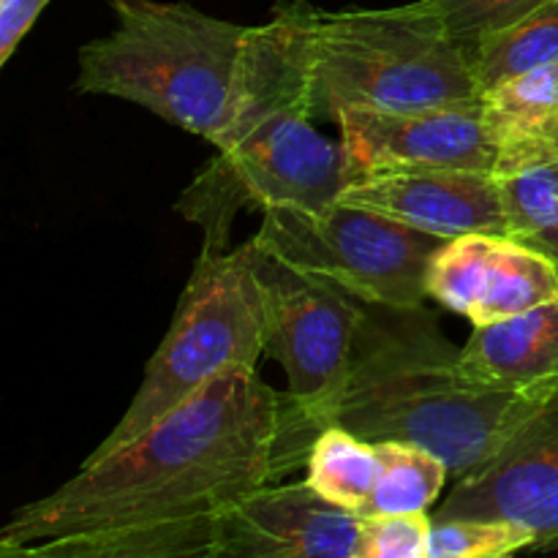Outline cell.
Segmentation results:
<instances>
[{
  "mask_svg": "<svg viewBox=\"0 0 558 558\" xmlns=\"http://www.w3.org/2000/svg\"><path fill=\"white\" fill-rule=\"evenodd\" d=\"M556 153H558V140H556Z\"/></svg>",
  "mask_w": 558,
  "mask_h": 558,
  "instance_id": "obj_25",
  "label": "cell"
},
{
  "mask_svg": "<svg viewBox=\"0 0 558 558\" xmlns=\"http://www.w3.org/2000/svg\"><path fill=\"white\" fill-rule=\"evenodd\" d=\"M545 0H425L456 41L472 49L488 33L512 25Z\"/></svg>",
  "mask_w": 558,
  "mask_h": 558,
  "instance_id": "obj_23",
  "label": "cell"
},
{
  "mask_svg": "<svg viewBox=\"0 0 558 558\" xmlns=\"http://www.w3.org/2000/svg\"><path fill=\"white\" fill-rule=\"evenodd\" d=\"M430 518H505L532 529L537 548L558 545V387L494 458L456 480Z\"/></svg>",
  "mask_w": 558,
  "mask_h": 558,
  "instance_id": "obj_9",
  "label": "cell"
},
{
  "mask_svg": "<svg viewBox=\"0 0 558 558\" xmlns=\"http://www.w3.org/2000/svg\"><path fill=\"white\" fill-rule=\"evenodd\" d=\"M267 259L325 278L365 305L420 308L425 272L445 240L336 199L322 210L272 207L251 238Z\"/></svg>",
  "mask_w": 558,
  "mask_h": 558,
  "instance_id": "obj_7",
  "label": "cell"
},
{
  "mask_svg": "<svg viewBox=\"0 0 558 558\" xmlns=\"http://www.w3.org/2000/svg\"><path fill=\"white\" fill-rule=\"evenodd\" d=\"M281 392L229 368L145 434L0 526V558H216L234 505L272 483Z\"/></svg>",
  "mask_w": 558,
  "mask_h": 558,
  "instance_id": "obj_1",
  "label": "cell"
},
{
  "mask_svg": "<svg viewBox=\"0 0 558 558\" xmlns=\"http://www.w3.org/2000/svg\"><path fill=\"white\" fill-rule=\"evenodd\" d=\"M265 256L245 243L234 251H202L174 308L172 325L145 365L140 390L107 439L104 456L189 401L229 368H259L267 354Z\"/></svg>",
  "mask_w": 558,
  "mask_h": 558,
  "instance_id": "obj_5",
  "label": "cell"
},
{
  "mask_svg": "<svg viewBox=\"0 0 558 558\" xmlns=\"http://www.w3.org/2000/svg\"><path fill=\"white\" fill-rule=\"evenodd\" d=\"M472 54L434 9L322 11L314 27V118L347 109L417 112L480 101Z\"/></svg>",
  "mask_w": 558,
  "mask_h": 558,
  "instance_id": "obj_4",
  "label": "cell"
},
{
  "mask_svg": "<svg viewBox=\"0 0 558 558\" xmlns=\"http://www.w3.org/2000/svg\"><path fill=\"white\" fill-rule=\"evenodd\" d=\"M474 76L480 90L496 85L505 76L537 69L558 60V0H545L526 16L501 31L480 38L472 49Z\"/></svg>",
  "mask_w": 558,
  "mask_h": 558,
  "instance_id": "obj_19",
  "label": "cell"
},
{
  "mask_svg": "<svg viewBox=\"0 0 558 558\" xmlns=\"http://www.w3.org/2000/svg\"><path fill=\"white\" fill-rule=\"evenodd\" d=\"M458 349L420 308L368 305L336 423L368 441H412L463 477L501 450L543 396L485 390L458 374Z\"/></svg>",
  "mask_w": 558,
  "mask_h": 558,
  "instance_id": "obj_2",
  "label": "cell"
},
{
  "mask_svg": "<svg viewBox=\"0 0 558 558\" xmlns=\"http://www.w3.org/2000/svg\"><path fill=\"white\" fill-rule=\"evenodd\" d=\"M332 123L341 131L349 183L390 169H496L480 101L417 112L347 109Z\"/></svg>",
  "mask_w": 558,
  "mask_h": 558,
  "instance_id": "obj_10",
  "label": "cell"
},
{
  "mask_svg": "<svg viewBox=\"0 0 558 558\" xmlns=\"http://www.w3.org/2000/svg\"><path fill=\"white\" fill-rule=\"evenodd\" d=\"M311 120V114L278 118L229 150H216L191 180L174 210L205 232L202 251H227L243 210H322L341 196L349 185L341 140L325 136Z\"/></svg>",
  "mask_w": 558,
  "mask_h": 558,
  "instance_id": "obj_8",
  "label": "cell"
},
{
  "mask_svg": "<svg viewBox=\"0 0 558 558\" xmlns=\"http://www.w3.org/2000/svg\"><path fill=\"white\" fill-rule=\"evenodd\" d=\"M262 270L267 281V354L287 371L272 472V480H281L305 466L316 436L336 425L365 308L336 283L267 256Z\"/></svg>",
  "mask_w": 558,
  "mask_h": 558,
  "instance_id": "obj_6",
  "label": "cell"
},
{
  "mask_svg": "<svg viewBox=\"0 0 558 558\" xmlns=\"http://www.w3.org/2000/svg\"><path fill=\"white\" fill-rule=\"evenodd\" d=\"M425 292L474 327L494 325L558 300V262L507 234H461L430 256Z\"/></svg>",
  "mask_w": 558,
  "mask_h": 558,
  "instance_id": "obj_11",
  "label": "cell"
},
{
  "mask_svg": "<svg viewBox=\"0 0 558 558\" xmlns=\"http://www.w3.org/2000/svg\"><path fill=\"white\" fill-rule=\"evenodd\" d=\"M112 11L114 31L80 49L74 90L136 104L213 145L248 27L169 0H112Z\"/></svg>",
  "mask_w": 558,
  "mask_h": 558,
  "instance_id": "obj_3",
  "label": "cell"
},
{
  "mask_svg": "<svg viewBox=\"0 0 558 558\" xmlns=\"http://www.w3.org/2000/svg\"><path fill=\"white\" fill-rule=\"evenodd\" d=\"M379 480L365 515L374 512H428L445 494L450 469L436 452L412 441H374Z\"/></svg>",
  "mask_w": 558,
  "mask_h": 558,
  "instance_id": "obj_20",
  "label": "cell"
},
{
  "mask_svg": "<svg viewBox=\"0 0 558 558\" xmlns=\"http://www.w3.org/2000/svg\"><path fill=\"white\" fill-rule=\"evenodd\" d=\"M216 558H360V515L308 483H267L223 515Z\"/></svg>",
  "mask_w": 558,
  "mask_h": 558,
  "instance_id": "obj_13",
  "label": "cell"
},
{
  "mask_svg": "<svg viewBox=\"0 0 558 558\" xmlns=\"http://www.w3.org/2000/svg\"><path fill=\"white\" fill-rule=\"evenodd\" d=\"M311 0H278L270 20L245 31L234 74L232 107L216 150H229L287 114L314 118V27Z\"/></svg>",
  "mask_w": 558,
  "mask_h": 558,
  "instance_id": "obj_12",
  "label": "cell"
},
{
  "mask_svg": "<svg viewBox=\"0 0 558 558\" xmlns=\"http://www.w3.org/2000/svg\"><path fill=\"white\" fill-rule=\"evenodd\" d=\"M52 0H0V69Z\"/></svg>",
  "mask_w": 558,
  "mask_h": 558,
  "instance_id": "obj_24",
  "label": "cell"
},
{
  "mask_svg": "<svg viewBox=\"0 0 558 558\" xmlns=\"http://www.w3.org/2000/svg\"><path fill=\"white\" fill-rule=\"evenodd\" d=\"M338 199L441 240L472 232L507 234L494 172L390 169L352 180Z\"/></svg>",
  "mask_w": 558,
  "mask_h": 558,
  "instance_id": "obj_14",
  "label": "cell"
},
{
  "mask_svg": "<svg viewBox=\"0 0 558 558\" xmlns=\"http://www.w3.org/2000/svg\"><path fill=\"white\" fill-rule=\"evenodd\" d=\"M379 469L374 441L336 423L322 430L311 445L305 458V483L330 505L363 518L376 490Z\"/></svg>",
  "mask_w": 558,
  "mask_h": 558,
  "instance_id": "obj_18",
  "label": "cell"
},
{
  "mask_svg": "<svg viewBox=\"0 0 558 558\" xmlns=\"http://www.w3.org/2000/svg\"><path fill=\"white\" fill-rule=\"evenodd\" d=\"M507 238L558 262V153L496 172Z\"/></svg>",
  "mask_w": 558,
  "mask_h": 558,
  "instance_id": "obj_17",
  "label": "cell"
},
{
  "mask_svg": "<svg viewBox=\"0 0 558 558\" xmlns=\"http://www.w3.org/2000/svg\"><path fill=\"white\" fill-rule=\"evenodd\" d=\"M480 114L496 150V172L556 150L558 60L505 76L480 93Z\"/></svg>",
  "mask_w": 558,
  "mask_h": 558,
  "instance_id": "obj_16",
  "label": "cell"
},
{
  "mask_svg": "<svg viewBox=\"0 0 558 558\" xmlns=\"http://www.w3.org/2000/svg\"><path fill=\"white\" fill-rule=\"evenodd\" d=\"M430 512H374L360 518V558H428Z\"/></svg>",
  "mask_w": 558,
  "mask_h": 558,
  "instance_id": "obj_22",
  "label": "cell"
},
{
  "mask_svg": "<svg viewBox=\"0 0 558 558\" xmlns=\"http://www.w3.org/2000/svg\"><path fill=\"white\" fill-rule=\"evenodd\" d=\"M537 548V534L505 518H450L434 521L428 558H505Z\"/></svg>",
  "mask_w": 558,
  "mask_h": 558,
  "instance_id": "obj_21",
  "label": "cell"
},
{
  "mask_svg": "<svg viewBox=\"0 0 558 558\" xmlns=\"http://www.w3.org/2000/svg\"><path fill=\"white\" fill-rule=\"evenodd\" d=\"M458 374L485 390L543 396L558 387V300L474 327L458 349Z\"/></svg>",
  "mask_w": 558,
  "mask_h": 558,
  "instance_id": "obj_15",
  "label": "cell"
}]
</instances>
